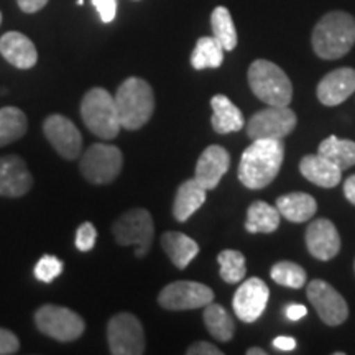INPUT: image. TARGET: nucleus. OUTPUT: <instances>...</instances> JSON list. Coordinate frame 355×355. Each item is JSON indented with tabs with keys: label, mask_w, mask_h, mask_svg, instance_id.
Segmentation results:
<instances>
[{
	"label": "nucleus",
	"mask_w": 355,
	"mask_h": 355,
	"mask_svg": "<svg viewBox=\"0 0 355 355\" xmlns=\"http://www.w3.org/2000/svg\"><path fill=\"white\" fill-rule=\"evenodd\" d=\"M35 322L40 332L60 343H71L83 336L86 324L78 313L64 306L43 304L35 313Z\"/></svg>",
	"instance_id": "0eeeda50"
},
{
	"label": "nucleus",
	"mask_w": 355,
	"mask_h": 355,
	"mask_svg": "<svg viewBox=\"0 0 355 355\" xmlns=\"http://www.w3.org/2000/svg\"><path fill=\"white\" fill-rule=\"evenodd\" d=\"M298 117L288 105H268L245 123L248 139H285L296 128Z\"/></svg>",
	"instance_id": "1a4fd4ad"
},
{
	"label": "nucleus",
	"mask_w": 355,
	"mask_h": 355,
	"mask_svg": "<svg viewBox=\"0 0 355 355\" xmlns=\"http://www.w3.org/2000/svg\"><path fill=\"white\" fill-rule=\"evenodd\" d=\"M217 261L220 265V278L229 285L243 282L247 275L245 257L239 250H222L217 255Z\"/></svg>",
	"instance_id": "7c9ffc66"
},
{
	"label": "nucleus",
	"mask_w": 355,
	"mask_h": 355,
	"mask_svg": "<svg viewBox=\"0 0 355 355\" xmlns=\"http://www.w3.org/2000/svg\"><path fill=\"white\" fill-rule=\"evenodd\" d=\"M64 263L55 255H43L35 265V278L42 283H51L53 279L58 278L63 272Z\"/></svg>",
	"instance_id": "473e14b6"
},
{
	"label": "nucleus",
	"mask_w": 355,
	"mask_h": 355,
	"mask_svg": "<svg viewBox=\"0 0 355 355\" xmlns=\"http://www.w3.org/2000/svg\"><path fill=\"white\" fill-rule=\"evenodd\" d=\"M306 295L327 326H339L349 318V306L343 295L324 279H313L306 288Z\"/></svg>",
	"instance_id": "f8f14e48"
},
{
	"label": "nucleus",
	"mask_w": 355,
	"mask_h": 355,
	"mask_svg": "<svg viewBox=\"0 0 355 355\" xmlns=\"http://www.w3.org/2000/svg\"><path fill=\"white\" fill-rule=\"evenodd\" d=\"M97 230L92 222H83L76 230V247L81 252H91L96 245Z\"/></svg>",
	"instance_id": "72a5a7b5"
},
{
	"label": "nucleus",
	"mask_w": 355,
	"mask_h": 355,
	"mask_svg": "<svg viewBox=\"0 0 355 355\" xmlns=\"http://www.w3.org/2000/svg\"><path fill=\"white\" fill-rule=\"evenodd\" d=\"M26 115L19 107L0 109V146L17 141L26 133Z\"/></svg>",
	"instance_id": "c85d7f7f"
},
{
	"label": "nucleus",
	"mask_w": 355,
	"mask_h": 355,
	"mask_svg": "<svg viewBox=\"0 0 355 355\" xmlns=\"http://www.w3.org/2000/svg\"><path fill=\"white\" fill-rule=\"evenodd\" d=\"M81 117L89 130L104 140L115 139L122 128L114 96L102 87L91 89L83 97Z\"/></svg>",
	"instance_id": "20e7f679"
},
{
	"label": "nucleus",
	"mask_w": 355,
	"mask_h": 355,
	"mask_svg": "<svg viewBox=\"0 0 355 355\" xmlns=\"http://www.w3.org/2000/svg\"><path fill=\"white\" fill-rule=\"evenodd\" d=\"M0 25H2V12H0Z\"/></svg>",
	"instance_id": "c03bdc74"
},
{
	"label": "nucleus",
	"mask_w": 355,
	"mask_h": 355,
	"mask_svg": "<svg viewBox=\"0 0 355 355\" xmlns=\"http://www.w3.org/2000/svg\"><path fill=\"white\" fill-rule=\"evenodd\" d=\"M300 171L309 183L326 189L336 188L343 178V170H339L331 159L322 157L321 153L306 155L300 163Z\"/></svg>",
	"instance_id": "aec40b11"
},
{
	"label": "nucleus",
	"mask_w": 355,
	"mask_h": 355,
	"mask_svg": "<svg viewBox=\"0 0 355 355\" xmlns=\"http://www.w3.org/2000/svg\"><path fill=\"white\" fill-rule=\"evenodd\" d=\"M212 37L222 44L225 51H232L237 46V30H235L232 15L225 7H216L211 15Z\"/></svg>",
	"instance_id": "c756f323"
},
{
	"label": "nucleus",
	"mask_w": 355,
	"mask_h": 355,
	"mask_svg": "<svg viewBox=\"0 0 355 355\" xmlns=\"http://www.w3.org/2000/svg\"><path fill=\"white\" fill-rule=\"evenodd\" d=\"M282 214L277 207L265 201H255L248 206L245 230L250 234H272L278 229Z\"/></svg>",
	"instance_id": "393cba45"
},
{
	"label": "nucleus",
	"mask_w": 355,
	"mask_h": 355,
	"mask_svg": "<svg viewBox=\"0 0 355 355\" xmlns=\"http://www.w3.org/2000/svg\"><path fill=\"white\" fill-rule=\"evenodd\" d=\"M92 6L99 12L101 20L104 24H110L117 13V0H92Z\"/></svg>",
	"instance_id": "c9c22d12"
},
{
	"label": "nucleus",
	"mask_w": 355,
	"mask_h": 355,
	"mask_svg": "<svg viewBox=\"0 0 355 355\" xmlns=\"http://www.w3.org/2000/svg\"><path fill=\"white\" fill-rule=\"evenodd\" d=\"M43 132L53 148L64 159H76L83 150V135L79 128L61 114H53L43 123Z\"/></svg>",
	"instance_id": "ddd939ff"
},
{
	"label": "nucleus",
	"mask_w": 355,
	"mask_h": 355,
	"mask_svg": "<svg viewBox=\"0 0 355 355\" xmlns=\"http://www.w3.org/2000/svg\"><path fill=\"white\" fill-rule=\"evenodd\" d=\"M344 194L347 198L349 202H352L355 206V175L349 176L344 183Z\"/></svg>",
	"instance_id": "a19ab883"
},
{
	"label": "nucleus",
	"mask_w": 355,
	"mask_h": 355,
	"mask_svg": "<svg viewBox=\"0 0 355 355\" xmlns=\"http://www.w3.org/2000/svg\"><path fill=\"white\" fill-rule=\"evenodd\" d=\"M248 84L252 92L266 105H290L293 86L279 66L268 60H257L248 68Z\"/></svg>",
	"instance_id": "39448f33"
},
{
	"label": "nucleus",
	"mask_w": 355,
	"mask_h": 355,
	"mask_svg": "<svg viewBox=\"0 0 355 355\" xmlns=\"http://www.w3.org/2000/svg\"><path fill=\"white\" fill-rule=\"evenodd\" d=\"M277 209L286 220L301 224L316 214L318 202L308 193H290L277 199Z\"/></svg>",
	"instance_id": "b1692460"
},
{
	"label": "nucleus",
	"mask_w": 355,
	"mask_h": 355,
	"mask_svg": "<svg viewBox=\"0 0 355 355\" xmlns=\"http://www.w3.org/2000/svg\"><path fill=\"white\" fill-rule=\"evenodd\" d=\"M0 53L8 63L19 69L33 68L38 60L33 42L20 32H8L0 38Z\"/></svg>",
	"instance_id": "6ab92c4d"
},
{
	"label": "nucleus",
	"mask_w": 355,
	"mask_h": 355,
	"mask_svg": "<svg viewBox=\"0 0 355 355\" xmlns=\"http://www.w3.org/2000/svg\"><path fill=\"white\" fill-rule=\"evenodd\" d=\"M224 48L214 37H202L191 53V66L194 69H216L224 61Z\"/></svg>",
	"instance_id": "a878e982"
},
{
	"label": "nucleus",
	"mask_w": 355,
	"mask_h": 355,
	"mask_svg": "<svg viewBox=\"0 0 355 355\" xmlns=\"http://www.w3.org/2000/svg\"><path fill=\"white\" fill-rule=\"evenodd\" d=\"M306 247L314 259L332 260L340 250V237L329 219H316L306 229Z\"/></svg>",
	"instance_id": "dca6fc26"
},
{
	"label": "nucleus",
	"mask_w": 355,
	"mask_h": 355,
	"mask_svg": "<svg viewBox=\"0 0 355 355\" xmlns=\"http://www.w3.org/2000/svg\"><path fill=\"white\" fill-rule=\"evenodd\" d=\"M207 189L198 183L196 180H188L176 191L173 202V216L178 222H186L191 216L206 202Z\"/></svg>",
	"instance_id": "412c9836"
},
{
	"label": "nucleus",
	"mask_w": 355,
	"mask_h": 355,
	"mask_svg": "<svg viewBox=\"0 0 355 355\" xmlns=\"http://www.w3.org/2000/svg\"><path fill=\"white\" fill-rule=\"evenodd\" d=\"M123 155L117 146L94 144L84 152L79 168L89 183L107 184L121 175Z\"/></svg>",
	"instance_id": "6e6552de"
},
{
	"label": "nucleus",
	"mask_w": 355,
	"mask_h": 355,
	"mask_svg": "<svg viewBox=\"0 0 355 355\" xmlns=\"http://www.w3.org/2000/svg\"><path fill=\"white\" fill-rule=\"evenodd\" d=\"M186 354L188 355H222V350L217 349L214 344L199 340V343L189 345V349L186 350Z\"/></svg>",
	"instance_id": "e433bc0d"
},
{
	"label": "nucleus",
	"mask_w": 355,
	"mask_h": 355,
	"mask_svg": "<svg viewBox=\"0 0 355 355\" xmlns=\"http://www.w3.org/2000/svg\"><path fill=\"white\" fill-rule=\"evenodd\" d=\"M19 2V7L25 13H35L46 6L48 0H17Z\"/></svg>",
	"instance_id": "4c0bfd02"
},
{
	"label": "nucleus",
	"mask_w": 355,
	"mask_h": 355,
	"mask_svg": "<svg viewBox=\"0 0 355 355\" xmlns=\"http://www.w3.org/2000/svg\"><path fill=\"white\" fill-rule=\"evenodd\" d=\"M211 105L214 114H212V128L220 135L225 133L239 132L245 127V119H243L242 110L232 104L227 96L217 94L211 99Z\"/></svg>",
	"instance_id": "4be33fe9"
},
{
	"label": "nucleus",
	"mask_w": 355,
	"mask_h": 355,
	"mask_svg": "<svg viewBox=\"0 0 355 355\" xmlns=\"http://www.w3.org/2000/svg\"><path fill=\"white\" fill-rule=\"evenodd\" d=\"M308 314V309L303 304H290L286 308V318L290 321H300L301 318H304Z\"/></svg>",
	"instance_id": "58836bf2"
},
{
	"label": "nucleus",
	"mask_w": 355,
	"mask_h": 355,
	"mask_svg": "<svg viewBox=\"0 0 355 355\" xmlns=\"http://www.w3.org/2000/svg\"><path fill=\"white\" fill-rule=\"evenodd\" d=\"M355 92V69L352 68H339L331 71L321 79L318 86V99L324 105L343 104Z\"/></svg>",
	"instance_id": "a211bd4d"
},
{
	"label": "nucleus",
	"mask_w": 355,
	"mask_h": 355,
	"mask_svg": "<svg viewBox=\"0 0 355 355\" xmlns=\"http://www.w3.org/2000/svg\"><path fill=\"white\" fill-rule=\"evenodd\" d=\"M33 176L17 155L0 157V196L20 198L32 189Z\"/></svg>",
	"instance_id": "2eb2a0df"
},
{
	"label": "nucleus",
	"mask_w": 355,
	"mask_h": 355,
	"mask_svg": "<svg viewBox=\"0 0 355 355\" xmlns=\"http://www.w3.org/2000/svg\"><path fill=\"white\" fill-rule=\"evenodd\" d=\"M121 125L127 130H139L152 119L155 112L153 89L145 79L128 78L115 94Z\"/></svg>",
	"instance_id": "7ed1b4c3"
},
{
	"label": "nucleus",
	"mask_w": 355,
	"mask_h": 355,
	"mask_svg": "<svg viewBox=\"0 0 355 355\" xmlns=\"http://www.w3.org/2000/svg\"><path fill=\"white\" fill-rule=\"evenodd\" d=\"M20 349V343L12 331L0 327V355L17 354Z\"/></svg>",
	"instance_id": "f704fd0d"
},
{
	"label": "nucleus",
	"mask_w": 355,
	"mask_h": 355,
	"mask_svg": "<svg viewBox=\"0 0 355 355\" xmlns=\"http://www.w3.org/2000/svg\"><path fill=\"white\" fill-rule=\"evenodd\" d=\"M112 234L119 245L135 247V255L141 259L148 254L153 243V217L146 209L135 207L114 222Z\"/></svg>",
	"instance_id": "423d86ee"
},
{
	"label": "nucleus",
	"mask_w": 355,
	"mask_h": 355,
	"mask_svg": "<svg viewBox=\"0 0 355 355\" xmlns=\"http://www.w3.org/2000/svg\"><path fill=\"white\" fill-rule=\"evenodd\" d=\"M230 166V155L224 146L211 145L201 153L196 163L194 180L204 186L207 191L217 188L222 176L225 175Z\"/></svg>",
	"instance_id": "f3484780"
},
{
	"label": "nucleus",
	"mask_w": 355,
	"mask_h": 355,
	"mask_svg": "<svg viewBox=\"0 0 355 355\" xmlns=\"http://www.w3.org/2000/svg\"><path fill=\"white\" fill-rule=\"evenodd\" d=\"M204 324H206V329L209 331V334L220 343H229L234 337V319L224 309V306L216 304L214 301L204 309Z\"/></svg>",
	"instance_id": "bb28decb"
},
{
	"label": "nucleus",
	"mask_w": 355,
	"mask_h": 355,
	"mask_svg": "<svg viewBox=\"0 0 355 355\" xmlns=\"http://www.w3.org/2000/svg\"><path fill=\"white\" fill-rule=\"evenodd\" d=\"M272 279L278 285L300 290L306 285V272L295 261H278L272 266Z\"/></svg>",
	"instance_id": "2f4dec72"
},
{
	"label": "nucleus",
	"mask_w": 355,
	"mask_h": 355,
	"mask_svg": "<svg viewBox=\"0 0 355 355\" xmlns=\"http://www.w3.org/2000/svg\"><path fill=\"white\" fill-rule=\"evenodd\" d=\"M247 355H266V352L260 347H252V349L247 350Z\"/></svg>",
	"instance_id": "79ce46f5"
},
{
	"label": "nucleus",
	"mask_w": 355,
	"mask_h": 355,
	"mask_svg": "<svg viewBox=\"0 0 355 355\" xmlns=\"http://www.w3.org/2000/svg\"><path fill=\"white\" fill-rule=\"evenodd\" d=\"M162 247L176 268L184 270L199 254V245L194 239L181 232H166L162 237Z\"/></svg>",
	"instance_id": "5701e85b"
},
{
	"label": "nucleus",
	"mask_w": 355,
	"mask_h": 355,
	"mask_svg": "<svg viewBox=\"0 0 355 355\" xmlns=\"http://www.w3.org/2000/svg\"><path fill=\"white\" fill-rule=\"evenodd\" d=\"M285 159L283 139H259L243 150L239 180L248 189H263L278 176Z\"/></svg>",
	"instance_id": "f257e3e1"
},
{
	"label": "nucleus",
	"mask_w": 355,
	"mask_h": 355,
	"mask_svg": "<svg viewBox=\"0 0 355 355\" xmlns=\"http://www.w3.org/2000/svg\"><path fill=\"white\" fill-rule=\"evenodd\" d=\"M318 153L331 159L343 171L355 165V141L352 140H343L331 135L321 141Z\"/></svg>",
	"instance_id": "cd10ccee"
},
{
	"label": "nucleus",
	"mask_w": 355,
	"mask_h": 355,
	"mask_svg": "<svg viewBox=\"0 0 355 355\" xmlns=\"http://www.w3.org/2000/svg\"><path fill=\"white\" fill-rule=\"evenodd\" d=\"M270 290L260 278H248L235 291L232 306L234 313L243 322H255L266 308Z\"/></svg>",
	"instance_id": "4468645a"
},
{
	"label": "nucleus",
	"mask_w": 355,
	"mask_h": 355,
	"mask_svg": "<svg viewBox=\"0 0 355 355\" xmlns=\"http://www.w3.org/2000/svg\"><path fill=\"white\" fill-rule=\"evenodd\" d=\"M354 268H355V263H354Z\"/></svg>",
	"instance_id": "a18cd8bd"
},
{
	"label": "nucleus",
	"mask_w": 355,
	"mask_h": 355,
	"mask_svg": "<svg viewBox=\"0 0 355 355\" xmlns=\"http://www.w3.org/2000/svg\"><path fill=\"white\" fill-rule=\"evenodd\" d=\"M107 340L114 355H141L145 352V334L139 318L119 313L107 324Z\"/></svg>",
	"instance_id": "9d476101"
},
{
	"label": "nucleus",
	"mask_w": 355,
	"mask_h": 355,
	"mask_svg": "<svg viewBox=\"0 0 355 355\" xmlns=\"http://www.w3.org/2000/svg\"><path fill=\"white\" fill-rule=\"evenodd\" d=\"M214 301V291L198 282H175L163 288L158 303L168 311H189L206 308Z\"/></svg>",
	"instance_id": "9b49d317"
},
{
	"label": "nucleus",
	"mask_w": 355,
	"mask_h": 355,
	"mask_svg": "<svg viewBox=\"0 0 355 355\" xmlns=\"http://www.w3.org/2000/svg\"><path fill=\"white\" fill-rule=\"evenodd\" d=\"M78 3H79V6H83V3H84V0H78Z\"/></svg>",
	"instance_id": "37998d69"
},
{
	"label": "nucleus",
	"mask_w": 355,
	"mask_h": 355,
	"mask_svg": "<svg viewBox=\"0 0 355 355\" xmlns=\"http://www.w3.org/2000/svg\"><path fill=\"white\" fill-rule=\"evenodd\" d=\"M273 345L279 350H285V352H288V350H293L296 347V340L293 339V337H288V336H279L277 337V339L273 340Z\"/></svg>",
	"instance_id": "ea45409f"
},
{
	"label": "nucleus",
	"mask_w": 355,
	"mask_h": 355,
	"mask_svg": "<svg viewBox=\"0 0 355 355\" xmlns=\"http://www.w3.org/2000/svg\"><path fill=\"white\" fill-rule=\"evenodd\" d=\"M355 43V19L347 12H329L313 30V50L322 60H339Z\"/></svg>",
	"instance_id": "f03ea898"
}]
</instances>
